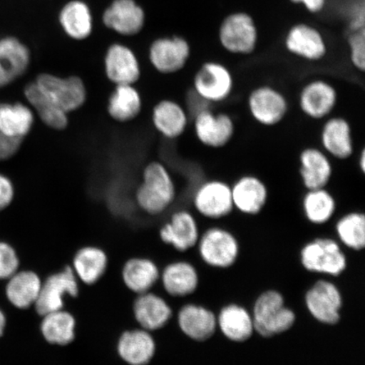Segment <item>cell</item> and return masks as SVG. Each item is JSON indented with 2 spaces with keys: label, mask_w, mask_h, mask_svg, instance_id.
<instances>
[{
  "label": "cell",
  "mask_w": 365,
  "mask_h": 365,
  "mask_svg": "<svg viewBox=\"0 0 365 365\" xmlns=\"http://www.w3.org/2000/svg\"><path fill=\"white\" fill-rule=\"evenodd\" d=\"M177 196L176 182L170 168L162 162L148 163L135 191L136 207L145 215L158 217L173 207Z\"/></svg>",
  "instance_id": "6da1fadb"
},
{
  "label": "cell",
  "mask_w": 365,
  "mask_h": 365,
  "mask_svg": "<svg viewBox=\"0 0 365 365\" xmlns=\"http://www.w3.org/2000/svg\"><path fill=\"white\" fill-rule=\"evenodd\" d=\"M251 316L255 331L263 337L289 331L296 321L293 310L286 307L284 296L275 290H268L258 297Z\"/></svg>",
  "instance_id": "7a4b0ae2"
},
{
  "label": "cell",
  "mask_w": 365,
  "mask_h": 365,
  "mask_svg": "<svg viewBox=\"0 0 365 365\" xmlns=\"http://www.w3.org/2000/svg\"><path fill=\"white\" fill-rule=\"evenodd\" d=\"M34 82L45 98L68 114L79 110L88 101V88L79 76L63 77L45 72Z\"/></svg>",
  "instance_id": "3957f363"
},
{
  "label": "cell",
  "mask_w": 365,
  "mask_h": 365,
  "mask_svg": "<svg viewBox=\"0 0 365 365\" xmlns=\"http://www.w3.org/2000/svg\"><path fill=\"white\" fill-rule=\"evenodd\" d=\"M80 284L71 264L49 274L42 282L38 298L34 307L36 313L41 317L65 309L68 297L77 299L80 296Z\"/></svg>",
  "instance_id": "277c9868"
},
{
  "label": "cell",
  "mask_w": 365,
  "mask_h": 365,
  "mask_svg": "<svg viewBox=\"0 0 365 365\" xmlns=\"http://www.w3.org/2000/svg\"><path fill=\"white\" fill-rule=\"evenodd\" d=\"M234 90V76L221 63L205 62L194 76L193 93L209 105L225 103Z\"/></svg>",
  "instance_id": "5b68a950"
},
{
  "label": "cell",
  "mask_w": 365,
  "mask_h": 365,
  "mask_svg": "<svg viewBox=\"0 0 365 365\" xmlns=\"http://www.w3.org/2000/svg\"><path fill=\"white\" fill-rule=\"evenodd\" d=\"M193 129L196 139L204 147L221 149L234 138L236 126L230 114L214 111L208 106L194 114Z\"/></svg>",
  "instance_id": "8992f818"
},
{
  "label": "cell",
  "mask_w": 365,
  "mask_h": 365,
  "mask_svg": "<svg viewBox=\"0 0 365 365\" xmlns=\"http://www.w3.org/2000/svg\"><path fill=\"white\" fill-rule=\"evenodd\" d=\"M247 107L250 116L259 125L273 127L284 120L289 110L286 95L271 85H262L248 95Z\"/></svg>",
  "instance_id": "52a82bcc"
},
{
  "label": "cell",
  "mask_w": 365,
  "mask_h": 365,
  "mask_svg": "<svg viewBox=\"0 0 365 365\" xmlns=\"http://www.w3.org/2000/svg\"><path fill=\"white\" fill-rule=\"evenodd\" d=\"M301 263L307 271L339 276L346 268V258L334 240L319 238L301 250Z\"/></svg>",
  "instance_id": "ba28073f"
},
{
  "label": "cell",
  "mask_w": 365,
  "mask_h": 365,
  "mask_svg": "<svg viewBox=\"0 0 365 365\" xmlns=\"http://www.w3.org/2000/svg\"><path fill=\"white\" fill-rule=\"evenodd\" d=\"M199 253L202 261L208 266L228 268L239 257L240 245L230 231L220 227H212L200 236Z\"/></svg>",
  "instance_id": "9c48e42d"
},
{
  "label": "cell",
  "mask_w": 365,
  "mask_h": 365,
  "mask_svg": "<svg viewBox=\"0 0 365 365\" xmlns=\"http://www.w3.org/2000/svg\"><path fill=\"white\" fill-rule=\"evenodd\" d=\"M192 202L200 216L218 220L234 211L231 185L222 180L204 181L194 191Z\"/></svg>",
  "instance_id": "30bf717a"
},
{
  "label": "cell",
  "mask_w": 365,
  "mask_h": 365,
  "mask_svg": "<svg viewBox=\"0 0 365 365\" xmlns=\"http://www.w3.org/2000/svg\"><path fill=\"white\" fill-rule=\"evenodd\" d=\"M298 102L304 115L312 120H325L335 110L339 93L327 81L312 80L301 88Z\"/></svg>",
  "instance_id": "8fae6325"
},
{
  "label": "cell",
  "mask_w": 365,
  "mask_h": 365,
  "mask_svg": "<svg viewBox=\"0 0 365 365\" xmlns=\"http://www.w3.org/2000/svg\"><path fill=\"white\" fill-rule=\"evenodd\" d=\"M257 30L252 17L235 13L225 18L219 30V39L227 52L250 54L257 48Z\"/></svg>",
  "instance_id": "7c38bea8"
},
{
  "label": "cell",
  "mask_w": 365,
  "mask_h": 365,
  "mask_svg": "<svg viewBox=\"0 0 365 365\" xmlns=\"http://www.w3.org/2000/svg\"><path fill=\"white\" fill-rule=\"evenodd\" d=\"M190 57V46L180 36H165L154 40L150 45V65L162 75H173L187 65Z\"/></svg>",
  "instance_id": "4fadbf2b"
},
{
  "label": "cell",
  "mask_w": 365,
  "mask_h": 365,
  "mask_svg": "<svg viewBox=\"0 0 365 365\" xmlns=\"http://www.w3.org/2000/svg\"><path fill=\"white\" fill-rule=\"evenodd\" d=\"M31 63V49L24 41L14 35L0 36V88L21 78Z\"/></svg>",
  "instance_id": "5bb4252c"
},
{
  "label": "cell",
  "mask_w": 365,
  "mask_h": 365,
  "mask_svg": "<svg viewBox=\"0 0 365 365\" xmlns=\"http://www.w3.org/2000/svg\"><path fill=\"white\" fill-rule=\"evenodd\" d=\"M115 350L126 365H149L156 358L158 344L153 332L131 328L118 336Z\"/></svg>",
  "instance_id": "9a60e30c"
},
{
  "label": "cell",
  "mask_w": 365,
  "mask_h": 365,
  "mask_svg": "<svg viewBox=\"0 0 365 365\" xmlns=\"http://www.w3.org/2000/svg\"><path fill=\"white\" fill-rule=\"evenodd\" d=\"M104 72L114 86L135 85L140 79L141 67L138 57L129 46L113 43L104 56Z\"/></svg>",
  "instance_id": "2e32d148"
},
{
  "label": "cell",
  "mask_w": 365,
  "mask_h": 365,
  "mask_svg": "<svg viewBox=\"0 0 365 365\" xmlns=\"http://www.w3.org/2000/svg\"><path fill=\"white\" fill-rule=\"evenodd\" d=\"M305 304L319 322L335 325L340 321L342 297L339 287L331 282H317L305 294Z\"/></svg>",
  "instance_id": "e0dca14e"
},
{
  "label": "cell",
  "mask_w": 365,
  "mask_h": 365,
  "mask_svg": "<svg viewBox=\"0 0 365 365\" xmlns=\"http://www.w3.org/2000/svg\"><path fill=\"white\" fill-rule=\"evenodd\" d=\"M158 235L163 244L172 246L180 252H185L198 243V222L190 212L178 210L160 228Z\"/></svg>",
  "instance_id": "ac0fdd59"
},
{
  "label": "cell",
  "mask_w": 365,
  "mask_h": 365,
  "mask_svg": "<svg viewBox=\"0 0 365 365\" xmlns=\"http://www.w3.org/2000/svg\"><path fill=\"white\" fill-rule=\"evenodd\" d=\"M322 149L331 158L345 161L354 153L352 126L346 118L330 116L324 120L319 134Z\"/></svg>",
  "instance_id": "d6986e66"
},
{
  "label": "cell",
  "mask_w": 365,
  "mask_h": 365,
  "mask_svg": "<svg viewBox=\"0 0 365 365\" xmlns=\"http://www.w3.org/2000/svg\"><path fill=\"white\" fill-rule=\"evenodd\" d=\"M234 208L242 214L255 216L261 213L269 199L268 187L261 178L255 175H244L231 185Z\"/></svg>",
  "instance_id": "ffe728a7"
},
{
  "label": "cell",
  "mask_w": 365,
  "mask_h": 365,
  "mask_svg": "<svg viewBox=\"0 0 365 365\" xmlns=\"http://www.w3.org/2000/svg\"><path fill=\"white\" fill-rule=\"evenodd\" d=\"M103 22L114 33L125 36H135L143 29L145 14L135 0H113L103 11Z\"/></svg>",
  "instance_id": "44dd1931"
},
{
  "label": "cell",
  "mask_w": 365,
  "mask_h": 365,
  "mask_svg": "<svg viewBox=\"0 0 365 365\" xmlns=\"http://www.w3.org/2000/svg\"><path fill=\"white\" fill-rule=\"evenodd\" d=\"M132 314L137 326L155 332L163 329L173 317V309L165 299L152 291L135 295Z\"/></svg>",
  "instance_id": "7402d4cb"
},
{
  "label": "cell",
  "mask_w": 365,
  "mask_h": 365,
  "mask_svg": "<svg viewBox=\"0 0 365 365\" xmlns=\"http://www.w3.org/2000/svg\"><path fill=\"white\" fill-rule=\"evenodd\" d=\"M299 163L300 180L307 190L327 188L333 176V164L322 148H304L299 153Z\"/></svg>",
  "instance_id": "603a6c76"
},
{
  "label": "cell",
  "mask_w": 365,
  "mask_h": 365,
  "mask_svg": "<svg viewBox=\"0 0 365 365\" xmlns=\"http://www.w3.org/2000/svg\"><path fill=\"white\" fill-rule=\"evenodd\" d=\"M152 123L154 129L164 138L175 140L188 129L190 113L184 105L175 100L163 99L153 108Z\"/></svg>",
  "instance_id": "cb8c5ba5"
},
{
  "label": "cell",
  "mask_w": 365,
  "mask_h": 365,
  "mask_svg": "<svg viewBox=\"0 0 365 365\" xmlns=\"http://www.w3.org/2000/svg\"><path fill=\"white\" fill-rule=\"evenodd\" d=\"M82 284L94 287L102 281L108 270V255L97 245H84L73 255L71 264Z\"/></svg>",
  "instance_id": "d4e9b609"
},
{
  "label": "cell",
  "mask_w": 365,
  "mask_h": 365,
  "mask_svg": "<svg viewBox=\"0 0 365 365\" xmlns=\"http://www.w3.org/2000/svg\"><path fill=\"white\" fill-rule=\"evenodd\" d=\"M161 272L156 262L143 257L127 259L123 264L120 277L125 289L135 295L148 293L160 280Z\"/></svg>",
  "instance_id": "484cf974"
},
{
  "label": "cell",
  "mask_w": 365,
  "mask_h": 365,
  "mask_svg": "<svg viewBox=\"0 0 365 365\" xmlns=\"http://www.w3.org/2000/svg\"><path fill=\"white\" fill-rule=\"evenodd\" d=\"M39 329L46 344L58 348H67L77 337V319L75 314L63 309L41 317Z\"/></svg>",
  "instance_id": "4316f807"
},
{
  "label": "cell",
  "mask_w": 365,
  "mask_h": 365,
  "mask_svg": "<svg viewBox=\"0 0 365 365\" xmlns=\"http://www.w3.org/2000/svg\"><path fill=\"white\" fill-rule=\"evenodd\" d=\"M177 321L182 334L195 341L211 339L217 327L215 314L194 304L182 307L178 313Z\"/></svg>",
  "instance_id": "83f0119b"
},
{
  "label": "cell",
  "mask_w": 365,
  "mask_h": 365,
  "mask_svg": "<svg viewBox=\"0 0 365 365\" xmlns=\"http://www.w3.org/2000/svg\"><path fill=\"white\" fill-rule=\"evenodd\" d=\"M143 108V97L135 85L114 86L107 103V112L111 120L128 124L140 116Z\"/></svg>",
  "instance_id": "f1b7e54d"
},
{
  "label": "cell",
  "mask_w": 365,
  "mask_h": 365,
  "mask_svg": "<svg viewBox=\"0 0 365 365\" xmlns=\"http://www.w3.org/2000/svg\"><path fill=\"white\" fill-rule=\"evenodd\" d=\"M285 45L291 53L309 61H321L327 53V46L321 34L314 27L305 24L291 29L287 35Z\"/></svg>",
  "instance_id": "f546056e"
},
{
  "label": "cell",
  "mask_w": 365,
  "mask_h": 365,
  "mask_svg": "<svg viewBox=\"0 0 365 365\" xmlns=\"http://www.w3.org/2000/svg\"><path fill=\"white\" fill-rule=\"evenodd\" d=\"M164 291L173 298H184L195 293L199 285L197 270L187 262H172L160 276Z\"/></svg>",
  "instance_id": "4dcf8cb0"
},
{
  "label": "cell",
  "mask_w": 365,
  "mask_h": 365,
  "mask_svg": "<svg viewBox=\"0 0 365 365\" xmlns=\"http://www.w3.org/2000/svg\"><path fill=\"white\" fill-rule=\"evenodd\" d=\"M58 22L68 38L88 39L93 31V16L88 4L82 0H71L58 14Z\"/></svg>",
  "instance_id": "1f68e13d"
},
{
  "label": "cell",
  "mask_w": 365,
  "mask_h": 365,
  "mask_svg": "<svg viewBox=\"0 0 365 365\" xmlns=\"http://www.w3.org/2000/svg\"><path fill=\"white\" fill-rule=\"evenodd\" d=\"M35 121L29 104L0 103V132L8 138L24 140L33 130Z\"/></svg>",
  "instance_id": "d6a6232c"
},
{
  "label": "cell",
  "mask_w": 365,
  "mask_h": 365,
  "mask_svg": "<svg viewBox=\"0 0 365 365\" xmlns=\"http://www.w3.org/2000/svg\"><path fill=\"white\" fill-rule=\"evenodd\" d=\"M42 282V278L34 271H18L8 279L6 289L8 300L19 309L34 307Z\"/></svg>",
  "instance_id": "836d02e7"
},
{
  "label": "cell",
  "mask_w": 365,
  "mask_h": 365,
  "mask_svg": "<svg viewBox=\"0 0 365 365\" xmlns=\"http://www.w3.org/2000/svg\"><path fill=\"white\" fill-rule=\"evenodd\" d=\"M217 327L228 340L235 342L247 341L255 331L252 316L239 304H228L217 317Z\"/></svg>",
  "instance_id": "e575fe53"
},
{
  "label": "cell",
  "mask_w": 365,
  "mask_h": 365,
  "mask_svg": "<svg viewBox=\"0 0 365 365\" xmlns=\"http://www.w3.org/2000/svg\"><path fill=\"white\" fill-rule=\"evenodd\" d=\"M24 97L26 103L29 105L41 122L48 129L56 131H63L68 126V115L56 104L50 102L47 98L41 93L34 82H30L25 86Z\"/></svg>",
  "instance_id": "d590c367"
},
{
  "label": "cell",
  "mask_w": 365,
  "mask_h": 365,
  "mask_svg": "<svg viewBox=\"0 0 365 365\" xmlns=\"http://www.w3.org/2000/svg\"><path fill=\"white\" fill-rule=\"evenodd\" d=\"M336 207L335 196L327 188L307 190L303 196L304 217L313 225H326L335 215Z\"/></svg>",
  "instance_id": "8d00e7d4"
},
{
  "label": "cell",
  "mask_w": 365,
  "mask_h": 365,
  "mask_svg": "<svg viewBox=\"0 0 365 365\" xmlns=\"http://www.w3.org/2000/svg\"><path fill=\"white\" fill-rule=\"evenodd\" d=\"M336 232L341 243L354 250L365 246V216L362 212H351L339 218Z\"/></svg>",
  "instance_id": "74e56055"
},
{
  "label": "cell",
  "mask_w": 365,
  "mask_h": 365,
  "mask_svg": "<svg viewBox=\"0 0 365 365\" xmlns=\"http://www.w3.org/2000/svg\"><path fill=\"white\" fill-rule=\"evenodd\" d=\"M20 259L15 249L6 242H0V280H8L19 271Z\"/></svg>",
  "instance_id": "f35d334b"
},
{
  "label": "cell",
  "mask_w": 365,
  "mask_h": 365,
  "mask_svg": "<svg viewBox=\"0 0 365 365\" xmlns=\"http://www.w3.org/2000/svg\"><path fill=\"white\" fill-rule=\"evenodd\" d=\"M350 59L359 71L365 70V31L364 26L355 30L349 38Z\"/></svg>",
  "instance_id": "ab89813d"
},
{
  "label": "cell",
  "mask_w": 365,
  "mask_h": 365,
  "mask_svg": "<svg viewBox=\"0 0 365 365\" xmlns=\"http://www.w3.org/2000/svg\"><path fill=\"white\" fill-rule=\"evenodd\" d=\"M16 196L15 185L7 175L0 173V212L7 209Z\"/></svg>",
  "instance_id": "60d3db41"
},
{
  "label": "cell",
  "mask_w": 365,
  "mask_h": 365,
  "mask_svg": "<svg viewBox=\"0 0 365 365\" xmlns=\"http://www.w3.org/2000/svg\"><path fill=\"white\" fill-rule=\"evenodd\" d=\"M22 141L8 138L0 132V162L6 161L16 156L21 149Z\"/></svg>",
  "instance_id": "b9f144b4"
},
{
  "label": "cell",
  "mask_w": 365,
  "mask_h": 365,
  "mask_svg": "<svg viewBox=\"0 0 365 365\" xmlns=\"http://www.w3.org/2000/svg\"><path fill=\"white\" fill-rule=\"evenodd\" d=\"M291 1L304 4L307 10L313 13L321 11L326 4V0H291Z\"/></svg>",
  "instance_id": "7bdbcfd3"
},
{
  "label": "cell",
  "mask_w": 365,
  "mask_h": 365,
  "mask_svg": "<svg viewBox=\"0 0 365 365\" xmlns=\"http://www.w3.org/2000/svg\"><path fill=\"white\" fill-rule=\"evenodd\" d=\"M6 327V317L4 316V312L0 309V337L4 334V329Z\"/></svg>",
  "instance_id": "ee69618b"
},
{
  "label": "cell",
  "mask_w": 365,
  "mask_h": 365,
  "mask_svg": "<svg viewBox=\"0 0 365 365\" xmlns=\"http://www.w3.org/2000/svg\"><path fill=\"white\" fill-rule=\"evenodd\" d=\"M359 168L360 171L363 173H365V150L363 148L361 153H360L359 158Z\"/></svg>",
  "instance_id": "f6af8a7d"
}]
</instances>
